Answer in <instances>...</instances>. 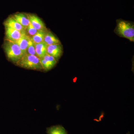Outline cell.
I'll list each match as a JSON object with an SVG mask.
<instances>
[{
	"instance_id": "obj_1",
	"label": "cell",
	"mask_w": 134,
	"mask_h": 134,
	"mask_svg": "<svg viewBox=\"0 0 134 134\" xmlns=\"http://www.w3.org/2000/svg\"><path fill=\"white\" fill-rule=\"evenodd\" d=\"M3 48L8 60L14 63L17 62L24 55L16 42L5 39Z\"/></svg>"
},
{
	"instance_id": "obj_2",
	"label": "cell",
	"mask_w": 134,
	"mask_h": 134,
	"mask_svg": "<svg viewBox=\"0 0 134 134\" xmlns=\"http://www.w3.org/2000/svg\"><path fill=\"white\" fill-rule=\"evenodd\" d=\"M115 32L120 37L134 41V26L132 23L122 20L117 21Z\"/></svg>"
},
{
	"instance_id": "obj_3",
	"label": "cell",
	"mask_w": 134,
	"mask_h": 134,
	"mask_svg": "<svg viewBox=\"0 0 134 134\" xmlns=\"http://www.w3.org/2000/svg\"><path fill=\"white\" fill-rule=\"evenodd\" d=\"M15 64L16 66L26 69L36 70H43L40 58L36 55L28 54H25L21 59Z\"/></svg>"
},
{
	"instance_id": "obj_4",
	"label": "cell",
	"mask_w": 134,
	"mask_h": 134,
	"mask_svg": "<svg viewBox=\"0 0 134 134\" xmlns=\"http://www.w3.org/2000/svg\"><path fill=\"white\" fill-rule=\"evenodd\" d=\"M40 62L43 70L45 71H49L52 69L58 62L55 58L47 54L40 59Z\"/></svg>"
},
{
	"instance_id": "obj_5",
	"label": "cell",
	"mask_w": 134,
	"mask_h": 134,
	"mask_svg": "<svg viewBox=\"0 0 134 134\" xmlns=\"http://www.w3.org/2000/svg\"><path fill=\"white\" fill-rule=\"evenodd\" d=\"M63 53L61 44H54L47 46V53L58 60L60 58Z\"/></svg>"
},
{
	"instance_id": "obj_6",
	"label": "cell",
	"mask_w": 134,
	"mask_h": 134,
	"mask_svg": "<svg viewBox=\"0 0 134 134\" xmlns=\"http://www.w3.org/2000/svg\"><path fill=\"white\" fill-rule=\"evenodd\" d=\"M5 39L8 40L13 42H16L24 34L26 33V32H21L9 28L5 27Z\"/></svg>"
},
{
	"instance_id": "obj_7",
	"label": "cell",
	"mask_w": 134,
	"mask_h": 134,
	"mask_svg": "<svg viewBox=\"0 0 134 134\" xmlns=\"http://www.w3.org/2000/svg\"><path fill=\"white\" fill-rule=\"evenodd\" d=\"M30 23L34 28L37 30H47L44 23L38 16L36 15L27 14Z\"/></svg>"
},
{
	"instance_id": "obj_8",
	"label": "cell",
	"mask_w": 134,
	"mask_h": 134,
	"mask_svg": "<svg viewBox=\"0 0 134 134\" xmlns=\"http://www.w3.org/2000/svg\"><path fill=\"white\" fill-rule=\"evenodd\" d=\"M12 16L15 21L23 26L25 30H26V28L30 23L27 14L18 13L15 14Z\"/></svg>"
},
{
	"instance_id": "obj_9",
	"label": "cell",
	"mask_w": 134,
	"mask_h": 134,
	"mask_svg": "<svg viewBox=\"0 0 134 134\" xmlns=\"http://www.w3.org/2000/svg\"><path fill=\"white\" fill-rule=\"evenodd\" d=\"M5 27H9L22 32H25V30L22 25L18 23L12 16H10L4 22Z\"/></svg>"
},
{
	"instance_id": "obj_10",
	"label": "cell",
	"mask_w": 134,
	"mask_h": 134,
	"mask_svg": "<svg viewBox=\"0 0 134 134\" xmlns=\"http://www.w3.org/2000/svg\"><path fill=\"white\" fill-rule=\"evenodd\" d=\"M30 38V37H29L25 33L20 38L18 41L16 42L19 46L24 55L26 54L29 41Z\"/></svg>"
},
{
	"instance_id": "obj_11",
	"label": "cell",
	"mask_w": 134,
	"mask_h": 134,
	"mask_svg": "<svg viewBox=\"0 0 134 134\" xmlns=\"http://www.w3.org/2000/svg\"><path fill=\"white\" fill-rule=\"evenodd\" d=\"M43 42L47 46L54 44H61L59 40L54 36L52 32L48 30L45 36Z\"/></svg>"
},
{
	"instance_id": "obj_12",
	"label": "cell",
	"mask_w": 134,
	"mask_h": 134,
	"mask_svg": "<svg viewBox=\"0 0 134 134\" xmlns=\"http://www.w3.org/2000/svg\"><path fill=\"white\" fill-rule=\"evenodd\" d=\"M47 134H68L66 129L62 125L51 126L46 129Z\"/></svg>"
},
{
	"instance_id": "obj_13",
	"label": "cell",
	"mask_w": 134,
	"mask_h": 134,
	"mask_svg": "<svg viewBox=\"0 0 134 134\" xmlns=\"http://www.w3.org/2000/svg\"><path fill=\"white\" fill-rule=\"evenodd\" d=\"M47 45L44 42L38 44H35V50L36 56L42 58L47 54Z\"/></svg>"
},
{
	"instance_id": "obj_14",
	"label": "cell",
	"mask_w": 134,
	"mask_h": 134,
	"mask_svg": "<svg viewBox=\"0 0 134 134\" xmlns=\"http://www.w3.org/2000/svg\"><path fill=\"white\" fill-rule=\"evenodd\" d=\"M48 30H39L32 37H31L32 41L34 44H38L43 42L44 38Z\"/></svg>"
},
{
	"instance_id": "obj_15",
	"label": "cell",
	"mask_w": 134,
	"mask_h": 134,
	"mask_svg": "<svg viewBox=\"0 0 134 134\" xmlns=\"http://www.w3.org/2000/svg\"><path fill=\"white\" fill-rule=\"evenodd\" d=\"M26 54H30V55H36L35 44L33 43L31 38L29 41Z\"/></svg>"
},
{
	"instance_id": "obj_16",
	"label": "cell",
	"mask_w": 134,
	"mask_h": 134,
	"mask_svg": "<svg viewBox=\"0 0 134 134\" xmlns=\"http://www.w3.org/2000/svg\"><path fill=\"white\" fill-rule=\"evenodd\" d=\"M38 31V30L34 28L30 23L25 30L26 34L30 37L34 36Z\"/></svg>"
}]
</instances>
